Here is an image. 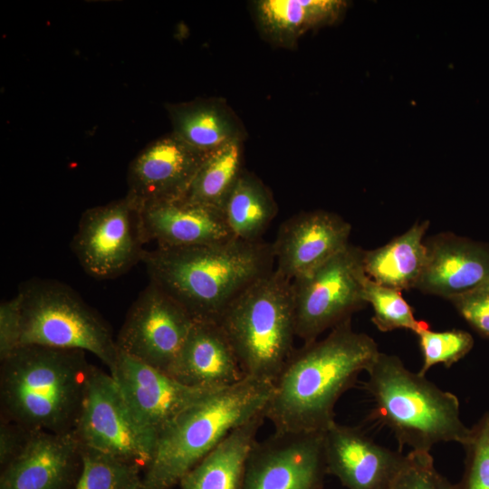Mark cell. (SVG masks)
Segmentation results:
<instances>
[{
	"instance_id": "1",
	"label": "cell",
	"mask_w": 489,
	"mask_h": 489,
	"mask_svg": "<svg viewBox=\"0 0 489 489\" xmlns=\"http://www.w3.org/2000/svg\"><path fill=\"white\" fill-rule=\"evenodd\" d=\"M379 350L369 335L356 331L351 319L322 339L295 349L273 383L264 409L274 432H324L336 403L367 371Z\"/></svg>"
},
{
	"instance_id": "2",
	"label": "cell",
	"mask_w": 489,
	"mask_h": 489,
	"mask_svg": "<svg viewBox=\"0 0 489 489\" xmlns=\"http://www.w3.org/2000/svg\"><path fill=\"white\" fill-rule=\"evenodd\" d=\"M149 282L177 301L195 321L216 322L248 287L274 269L272 244L235 238L145 251Z\"/></svg>"
},
{
	"instance_id": "3",
	"label": "cell",
	"mask_w": 489,
	"mask_h": 489,
	"mask_svg": "<svg viewBox=\"0 0 489 489\" xmlns=\"http://www.w3.org/2000/svg\"><path fill=\"white\" fill-rule=\"evenodd\" d=\"M91 366L82 350L19 347L1 360V419L34 431H72Z\"/></svg>"
},
{
	"instance_id": "4",
	"label": "cell",
	"mask_w": 489,
	"mask_h": 489,
	"mask_svg": "<svg viewBox=\"0 0 489 489\" xmlns=\"http://www.w3.org/2000/svg\"><path fill=\"white\" fill-rule=\"evenodd\" d=\"M273 384L244 378L182 412L158 436L139 489H173L235 428L265 409Z\"/></svg>"
},
{
	"instance_id": "5",
	"label": "cell",
	"mask_w": 489,
	"mask_h": 489,
	"mask_svg": "<svg viewBox=\"0 0 489 489\" xmlns=\"http://www.w3.org/2000/svg\"><path fill=\"white\" fill-rule=\"evenodd\" d=\"M366 373L365 388L373 400L374 414L400 448L430 451L439 443H466L471 427L461 419L455 395L412 372L392 354L379 351Z\"/></svg>"
},
{
	"instance_id": "6",
	"label": "cell",
	"mask_w": 489,
	"mask_h": 489,
	"mask_svg": "<svg viewBox=\"0 0 489 489\" xmlns=\"http://www.w3.org/2000/svg\"><path fill=\"white\" fill-rule=\"evenodd\" d=\"M218 323L244 377L273 384L295 350L292 281L273 269L237 297Z\"/></svg>"
},
{
	"instance_id": "7",
	"label": "cell",
	"mask_w": 489,
	"mask_h": 489,
	"mask_svg": "<svg viewBox=\"0 0 489 489\" xmlns=\"http://www.w3.org/2000/svg\"><path fill=\"white\" fill-rule=\"evenodd\" d=\"M18 293L21 346L90 352L110 371L114 369L119 357L116 339L104 320L72 288L54 280L34 279L23 283Z\"/></svg>"
},
{
	"instance_id": "8",
	"label": "cell",
	"mask_w": 489,
	"mask_h": 489,
	"mask_svg": "<svg viewBox=\"0 0 489 489\" xmlns=\"http://www.w3.org/2000/svg\"><path fill=\"white\" fill-rule=\"evenodd\" d=\"M364 250L350 244L312 272L292 281L296 337L319 339L362 309Z\"/></svg>"
},
{
	"instance_id": "9",
	"label": "cell",
	"mask_w": 489,
	"mask_h": 489,
	"mask_svg": "<svg viewBox=\"0 0 489 489\" xmlns=\"http://www.w3.org/2000/svg\"><path fill=\"white\" fill-rule=\"evenodd\" d=\"M72 431L82 446L143 471L152 460L157 442L137 424L110 373L93 365Z\"/></svg>"
},
{
	"instance_id": "10",
	"label": "cell",
	"mask_w": 489,
	"mask_h": 489,
	"mask_svg": "<svg viewBox=\"0 0 489 489\" xmlns=\"http://www.w3.org/2000/svg\"><path fill=\"white\" fill-rule=\"evenodd\" d=\"M148 243L140 209L128 197L87 209L72 248L83 270L96 279H111L142 262Z\"/></svg>"
},
{
	"instance_id": "11",
	"label": "cell",
	"mask_w": 489,
	"mask_h": 489,
	"mask_svg": "<svg viewBox=\"0 0 489 489\" xmlns=\"http://www.w3.org/2000/svg\"><path fill=\"white\" fill-rule=\"evenodd\" d=\"M193 323L177 301L149 282L130 306L116 344L120 351L169 374Z\"/></svg>"
},
{
	"instance_id": "12",
	"label": "cell",
	"mask_w": 489,
	"mask_h": 489,
	"mask_svg": "<svg viewBox=\"0 0 489 489\" xmlns=\"http://www.w3.org/2000/svg\"><path fill=\"white\" fill-rule=\"evenodd\" d=\"M324 432H273L256 441L242 489H323Z\"/></svg>"
},
{
	"instance_id": "13",
	"label": "cell",
	"mask_w": 489,
	"mask_h": 489,
	"mask_svg": "<svg viewBox=\"0 0 489 489\" xmlns=\"http://www.w3.org/2000/svg\"><path fill=\"white\" fill-rule=\"evenodd\" d=\"M110 373L137 424L156 440L182 412L216 391L185 385L120 350Z\"/></svg>"
},
{
	"instance_id": "14",
	"label": "cell",
	"mask_w": 489,
	"mask_h": 489,
	"mask_svg": "<svg viewBox=\"0 0 489 489\" xmlns=\"http://www.w3.org/2000/svg\"><path fill=\"white\" fill-rule=\"evenodd\" d=\"M208 155L194 149L172 132L157 139L130 162L126 197L139 209L183 197Z\"/></svg>"
},
{
	"instance_id": "15",
	"label": "cell",
	"mask_w": 489,
	"mask_h": 489,
	"mask_svg": "<svg viewBox=\"0 0 489 489\" xmlns=\"http://www.w3.org/2000/svg\"><path fill=\"white\" fill-rule=\"evenodd\" d=\"M351 225L325 210L301 212L285 220L272 243L274 270L290 281L302 277L346 248Z\"/></svg>"
},
{
	"instance_id": "16",
	"label": "cell",
	"mask_w": 489,
	"mask_h": 489,
	"mask_svg": "<svg viewBox=\"0 0 489 489\" xmlns=\"http://www.w3.org/2000/svg\"><path fill=\"white\" fill-rule=\"evenodd\" d=\"M405 455L378 444L358 427L335 421L324 431L327 475L347 489H388Z\"/></svg>"
},
{
	"instance_id": "17",
	"label": "cell",
	"mask_w": 489,
	"mask_h": 489,
	"mask_svg": "<svg viewBox=\"0 0 489 489\" xmlns=\"http://www.w3.org/2000/svg\"><path fill=\"white\" fill-rule=\"evenodd\" d=\"M73 431H35L24 451L1 469L0 489H73L82 471Z\"/></svg>"
},
{
	"instance_id": "18",
	"label": "cell",
	"mask_w": 489,
	"mask_h": 489,
	"mask_svg": "<svg viewBox=\"0 0 489 489\" xmlns=\"http://www.w3.org/2000/svg\"><path fill=\"white\" fill-rule=\"evenodd\" d=\"M427 263L416 289L447 301L489 281V246L452 233L425 240Z\"/></svg>"
},
{
	"instance_id": "19",
	"label": "cell",
	"mask_w": 489,
	"mask_h": 489,
	"mask_svg": "<svg viewBox=\"0 0 489 489\" xmlns=\"http://www.w3.org/2000/svg\"><path fill=\"white\" fill-rule=\"evenodd\" d=\"M147 242L157 247L184 248L234 238L222 212L183 197L161 201L140 209Z\"/></svg>"
},
{
	"instance_id": "20",
	"label": "cell",
	"mask_w": 489,
	"mask_h": 489,
	"mask_svg": "<svg viewBox=\"0 0 489 489\" xmlns=\"http://www.w3.org/2000/svg\"><path fill=\"white\" fill-rule=\"evenodd\" d=\"M169 375L185 385L213 390L245 378L220 324L195 321Z\"/></svg>"
},
{
	"instance_id": "21",
	"label": "cell",
	"mask_w": 489,
	"mask_h": 489,
	"mask_svg": "<svg viewBox=\"0 0 489 489\" xmlns=\"http://www.w3.org/2000/svg\"><path fill=\"white\" fill-rule=\"evenodd\" d=\"M172 133L194 149L210 154L225 145L244 141V129L230 107L219 99L166 105Z\"/></svg>"
},
{
	"instance_id": "22",
	"label": "cell",
	"mask_w": 489,
	"mask_h": 489,
	"mask_svg": "<svg viewBox=\"0 0 489 489\" xmlns=\"http://www.w3.org/2000/svg\"><path fill=\"white\" fill-rule=\"evenodd\" d=\"M264 420V410L231 431L182 477L179 489H242L247 458Z\"/></svg>"
},
{
	"instance_id": "23",
	"label": "cell",
	"mask_w": 489,
	"mask_h": 489,
	"mask_svg": "<svg viewBox=\"0 0 489 489\" xmlns=\"http://www.w3.org/2000/svg\"><path fill=\"white\" fill-rule=\"evenodd\" d=\"M347 5L341 0H259L254 11L264 37L289 48L307 31L335 23Z\"/></svg>"
},
{
	"instance_id": "24",
	"label": "cell",
	"mask_w": 489,
	"mask_h": 489,
	"mask_svg": "<svg viewBox=\"0 0 489 489\" xmlns=\"http://www.w3.org/2000/svg\"><path fill=\"white\" fill-rule=\"evenodd\" d=\"M429 221L416 222L386 244L364 250L363 266L372 281L399 291L416 288L427 263L424 236Z\"/></svg>"
},
{
	"instance_id": "25",
	"label": "cell",
	"mask_w": 489,
	"mask_h": 489,
	"mask_svg": "<svg viewBox=\"0 0 489 489\" xmlns=\"http://www.w3.org/2000/svg\"><path fill=\"white\" fill-rule=\"evenodd\" d=\"M277 211L270 189L257 177L243 170L225 204L223 216L234 238L256 242Z\"/></svg>"
},
{
	"instance_id": "26",
	"label": "cell",
	"mask_w": 489,
	"mask_h": 489,
	"mask_svg": "<svg viewBox=\"0 0 489 489\" xmlns=\"http://www.w3.org/2000/svg\"><path fill=\"white\" fill-rule=\"evenodd\" d=\"M242 143L232 142L210 153L183 198L223 214L225 204L244 170Z\"/></svg>"
},
{
	"instance_id": "27",
	"label": "cell",
	"mask_w": 489,
	"mask_h": 489,
	"mask_svg": "<svg viewBox=\"0 0 489 489\" xmlns=\"http://www.w3.org/2000/svg\"><path fill=\"white\" fill-rule=\"evenodd\" d=\"M81 449L82 471L73 489H139L140 466L89 447Z\"/></svg>"
},
{
	"instance_id": "28",
	"label": "cell",
	"mask_w": 489,
	"mask_h": 489,
	"mask_svg": "<svg viewBox=\"0 0 489 489\" xmlns=\"http://www.w3.org/2000/svg\"><path fill=\"white\" fill-rule=\"evenodd\" d=\"M363 295L367 304L372 307V322L382 332L407 329L417 334L429 328L428 322L416 319L412 307L399 290L381 285L367 277Z\"/></svg>"
},
{
	"instance_id": "29",
	"label": "cell",
	"mask_w": 489,
	"mask_h": 489,
	"mask_svg": "<svg viewBox=\"0 0 489 489\" xmlns=\"http://www.w3.org/2000/svg\"><path fill=\"white\" fill-rule=\"evenodd\" d=\"M423 363L418 373L425 376L431 367L450 368L472 350L474 339L463 330L435 331L430 327L417 333Z\"/></svg>"
},
{
	"instance_id": "30",
	"label": "cell",
	"mask_w": 489,
	"mask_h": 489,
	"mask_svg": "<svg viewBox=\"0 0 489 489\" xmlns=\"http://www.w3.org/2000/svg\"><path fill=\"white\" fill-rule=\"evenodd\" d=\"M465 451V473L456 489H489V412L471 427Z\"/></svg>"
},
{
	"instance_id": "31",
	"label": "cell",
	"mask_w": 489,
	"mask_h": 489,
	"mask_svg": "<svg viewBox=\"0 0 489 489\" xmlns=\"http://www.w3.org/2000/svg\"><path fill=\"white\" fill-rule=\"evenodd\" d=\"M388 489H456L436 468L430 451L410 450Z\"/></svg>"
},
{
	"instance_id": "32",
	"label": "cell",
	"mask_w": 489,
	"mask_h": 489,
	"mask_svg": "<svg viewBox=\"0 0 489 489\" xmlns=\"http://www.w3.org/2000/svg\"><path fill=\"white\" fill-rule=\"evenodd\" d=\"M448 301L478 334L489 339V281Z\"/></svg>"
},
{
	"instance_id": "33",
	"label": "cell",
	"mask_w": 489,
	"mask_h": 489,
	"mask_svg": "<svg viewBox=\"0 0 489 489\" xmlns=\"http://www.w3.org/2000/svg\"><path fill=\"white\" fill-rule=\"evenodd\" d=\"M22 308L17 293L0 304V360H4L21 346Z\"/></svg>"
},
{
	"instance_id": "34",
	"label": "cell",
	"mask_w": 489,
	"mask_h": 489,
	"mask_svg": "<svg viewBox=\"0 0 489 489\" xmlns=\"http://www.w3.org/2000/svg\"><path fill=\"white\" fill-rule=\"evenodd\" d=\"M35 431L17 423L3 420L0 423L1 469L16 458L27 446Z\"/></svg>"
}]
</instances>
